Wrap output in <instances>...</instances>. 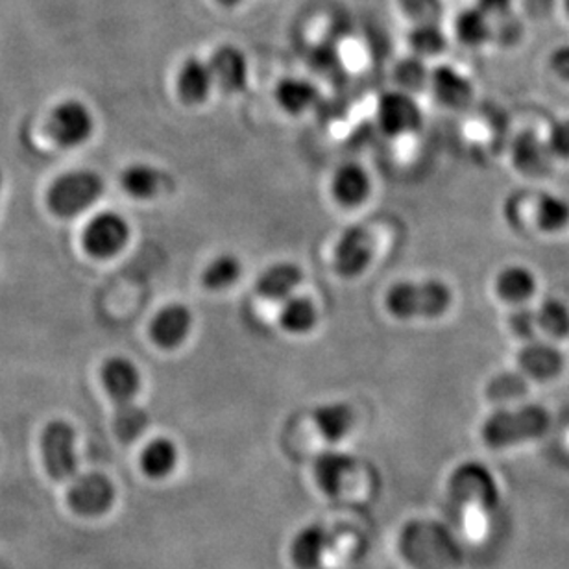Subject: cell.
Returning a JSON list of instances; mask_svg holds the SVG:
<instances>
[{"instance_id": "24", "label": "cell", "mask_w": 569, "mask_h": 569, "mask_svg": "<svg viewBox=\"0 0 569 569\" xmlns=\"http://www.w3.org/2000/svg\"><path fill=\"white\" fill-rule=\"evenodd\" d=\"M176 465V446L167 438H158L148 443L142 453V468L150 476L159 477L169 473Z\"/></svg>"}, {"instance_id": "28", "label": "cell", "mask_w": 569, "mask_h": 569, "mask_svg": "<svg viewBox=\"0 0 569 569\" xmlns=\"http://www.w3.org/2000/svg\"><path fill=\"white\" fill-rule=\"evenodd\" d=\"M498 289L503 298L520 300L532 290L531 278L520 269H510L499 276Z\"/></svg>"}, {"instance_id": "25", "label": "cell", "mask_w": 569, "mask_h": 569, "mask_svg": "<svg viewBox=\"0 0 569 569\" xmlns=\"http://www.w3.org/2000/svg\"><path fill=\"white\" fill-rule=\"evenodd\" d=\"M395 77L403 93L415 94L429 86L431 72L427 71L422 58L412 56V58H406L398 63Z\"/></svg>"}, {"instance_id": "17", "label": "cell", "mask_w": 569, "mask_h": 569, "mask_svg": "<svg viewBox=\"0 0 569 569\" xmlns=\"http://www.w3.org/2000/svg\"><path fill=\"white\" fill-rule=\"evenodd\" d=\"M72 509L82 512V515H93L99 510L106 509L110 503L111 485L102 476L78 477L71 488Z\"/></svg>"}, {"instance_id": "6", "label": "cell", "mask_w": 569, "mask_h": 569, "mask_svg": "<svg viewBox=\"0 0 569 569\" xmlns=\"http://www.w3.org/2000/svg\"><path fill=\"white\" fill-rule=\"evenodd\" d=\"M373 259L372 237L365 228L351 226L342 231L333 250L335 274L345 280H356L370 267Z\"/></svg>"}, {"instance_id": "16", "label": "cell", "mask_w": 569, "mask_h": 569, "mask_svg": "<svg viewBox=\"0 0 569 569\" xmlns=\"http://www.w3.org/2000/svg\"><path fill=\"white\" fill-rule=\"evenodd\" d=\"M429 86H431L432 94L437 97L438 102L453 108V110H460L470 104L471 97H473L470 80L455 67H437L435 71H431Z\"/></svg>"}, {"instance_id": "2", "label": "cell", "mask_w": 569, "mask_h": 569, "mask_svg": "<svg viewBox=\"0 0 569 569\" xmlns=\"http://www.w3.org/2000/svg\"><path fill=\"white\" fill-rule=\"evenodd\" d=\"M104 191V181L93 170H72L60 176L49 189L52 213L71 219L91 208Z\"/></svg>"}, {"instance_id": "10", "label": "cell", "mask_w": 569, "mask_h": 569, "mask_svg": "<svg viewBox=\"0 0 569 569\" xmlns=\"http://www.w3.org/2000/svg\"><path fill=\"white\" fill-rule=\"evenodd\" d=\"M100 379L116 407L133 403L141 390V372L127 357H110L100 368Z\"/></svg>"}, {"instance_id": "36", "label": "cell", "mask_w": 569, "mask_h": 569, "mask_svg": "<svg viewBox=\"0 0 569 569\" xmlns=\"http://www.w3.org/2000/svg\"><path fill=\"white\" fill-rule=\"evenodd\" d=\"M0 186H2V174H0Z\"/></svg>"}, {"instance_id": "4", "label": "cell", "mask_w": 569, "mask_h": 569, "mask_svg": "<svg viewBox=\"0 0 569 569\" xmlns=\"http://www.w3.org/2000/svg\"><path fill=\"white\" fill-rule=\"evenodd\" d=\"M77 432L67 422L54 420L44 427L41 438L44 468L54 481H69L77 473Z\"/></svg>"}, {"instance_id": "26", "label": "cell", "mask_w": 569, "mask_h": 569, "mask_svg": "<svg viewBox=\"0 0 569 569\" xmlns=\"http://www.w3.org/2000/svg\"><path fill=\"white\" fill-rule=\"evenodd\" d=\"M113 423H116L117 437L124 440V442H130L144 431V427L148 426V415L142 407L133 401L128 406L116 407Z\"/></svg>"}, {"instance_id": "33", "label": "cell", "mask_w": 569, "mask_h": 569, "mask_svg": "<svg viewBox=\"0 0 569 569\" xmlns=\"http://www.w3.org/2000/svg\"><path fill=\"white\" fill-rule=\"evenodd\" d=\"M551 144H553L557 152L562 153V156H569V121L562 122V124L555 128Z\"/></svg>"}, {"instance_id": "7", "label": "cell", "mask_w": 569, "mask_h": 569, "mask_svg": "<svg viewBox=\"0 0 569 569\" xmlns=\"http://www.w3.org/2000/svg\"><path fill=\"white\" fill-rule=\"evenodd\" d=\"M130 239V226L121 214L100 213L91 219L83 231V247L93 258L110 259L127 247Z\"/></svg>"}, {"instance_id": "13", "label": "cell", "mask_w": 569, "mask_h": 569, "mask_svg": "<svg viewBox=\"0 0 569 569\" xmlns=\"http://www.w3.org/2000/svg\"><path fill=\"white\" fill-rule=\"evenodd\" d=\"M213 74L209 69V63L189 58L183 61V66L176 77V91L181 102L187 106L203 104L208 100L211 89H213Z\"/></svg>"}, {"instance_id": "20", "label": "cell", "mask_w": 569, "mask_h": 569, "mask_svg": "<svg viewBox=\"0 0 569 569\" xmlns=\"http://www.w3.org/2000/svg\"><path fill=\"white\" fill-rule=\"evenodd\" d=\"M276 100L289 116H301L317 104L318 89L303 78H283L276 88Z\"/></svg>"}, {"instance_id": "1", "label": "cell", "mask_w": 569, "mask_h": 569, "mask_svg": "<svg viewBox=\"0 0 569 569\" xmlns=\"http://www.w3.org/2000/svg\"><path fill=\"white\" fill-rule=\"evenodd\" d=\"M451 301V289L438 280L398 281L385 296L387 311L398 320L442 317Z\"/></svg>"}, {"instance_id": "11", "label": "cell", "mask_w": 569, "mask_h": 569, "mask_svg": "<svg viewBox=\"0 0 569 569\" xmlns=\"http://www.w3.org/2000/svg\"><path fill=\"white\" fill-rule=\"evenodd\" d=\"M209 69L213 74L214 86L222 89L224 93H241L248 86L250 69H248L247 56L233 44H224L214 50L209 60Z\"/></svg>"}, {"instance_id": "19", "label": "cell", "mask_w": 569, "mask_h": 569, "mask_svg": "<svg viewBox=\"0 0 569 569\" xmlns=\"http://www.w3.org/2000/svg\"><path fill=\"white\" fill-rule=\"evenodd\" d=\"M280 326L290 335L311 333L318 323V307L307 296H290L281 303Z\"/></svg>"}, {"instance_id": "5", "label": "cell", "mask_w": 569, "mask_h": 569, "mask_svg": "<svg viewBox=\"0 0 569 569\" xmlns=\"http://www.w3.org/2000/svg\"><path fill=\"white\" fill-rule=\"evenodd\" d=\"M94 130V119L88 106L78 100H66L50 113L47 133L58 147L74 148L89 141Z\"/></svg>"}, {"instance_id": "8", "label": "cell", "mask_w": 569, "mask_h": 569, "mask_svg": "<svg viewBox=\"0 0 569 569\" xmlns=\"http://www.w3.org/2000/svg\"><path fill=\"white\" fill-rule=\"evenodd\" d=\"M379 127L392 138L417 132L422 127V110L415 97L403 91H395L381 97L378 104Z\"/></svg>"}, {"instance_id": "34", "label": "cell", "mask_w": 569, "mask_h": 569, "mask_svg": "<svg viewBox=\"0 0 569 569\" xmlns=\"http://www.w3.org/2000/svg\"><path fill=\"white\" fill-rule=\"evenodd\" d=\"M220 6H226V8H233V6L239 4L241 0H217Z\"/></svg>"}, {"instance_id": "9", "label": "cell", "mask_w": 569, "mask_h": 569, "mask_svg": "<svg viewBox=\"0 0 569 569\" xmlns=\"http://www.w3.org/2000/svg\"><path fill=\"white\" fill-rule=\"evenodd\" d=\"M192 312L183 303H169L159 309L158 315L150 322V339L161 350H176L180 348L192 331Z\"/></svg>"}, {"instance_id": "15", "label": "cell", "mask_w": 569, "mask_h": 569, "mask_svg": "<svg viewBox=\"0 0 569 569\" xmlns=\"http://www.w3.org/2000/svg\"><path fill=\"white\" fill-rule=\"evenodd\" d=\"M303 281V270L298 264L281 261L270 264L256 281V290L264 300L284 301L295 296L296 289Z\"/></svg>"}, {"instance_id": "21", "label": "cell", "mask_w": 569, "mask_h": 569, "mask_svg": "<svg viewBox=\"0 0 569 569\" xmlns=\"http://www.w3.org/2000/svg\"><path fill=\"white\" fill-rule=\"evenodd\" d=\"M492 19L482 13L479 8H468V10L460 11L457 19H455V33L460 43L471 49L482 47L488 43L492 38Z\"/></svg>"}, {"instance_id": "31", "label": "cell", "mask_w": 569, "mask_h": 569, "mask_svg": "<svg viewBox=\"0 0 569 569\" xmlns=\"http://www.w3.org/2000/svg\"><path fill=\"white\" fill-rule=\"evenodd\" d=\"M549 63H551V69H553L562 80H568L569 82V44H565V47H559V49L555 50Z\"/></svg>"}, {"instance_id": "32", "label": "cell", "mask_w": 569, "mask_h": 569, "mask_svg": "<svg viewBox=\"0 0 569 569\" xmlns=\"http://www.w3.org/2000/svg\"><path fill=\"white\" fill-rule=\"evenodd\" d=\"M510 6H512V0H477V8L488 17L503 16L510 11Z\"/></svg>"}, {"instance_id": "18", "label": "cell", "mask_w": 569, "mask_h": 569, "mask_svg": "<svg viewBox=\"0 0 569 569\" xmlns=\"http://www.w3.org/2000/svg\"><path fill=\"white\" fill-rule=\"evenodd\" d=\"M312 422L326 440L337 442L351 431V427L356 422V415L345 401H331V403L318 406L312 411Z\"/></svg>"}, {"instance_id": "30", "label": "cell", "mask_w": 569, "mask_h": 569, "mask_svg": "<svg viewBox=\"0 0 569 569\" xmlns=\"http://www.w3.org/2000/svg\"><path fill=\"white\" fill-rule=\"evenodd\" d=\"M526 367L535 376H551L559 368V356L555 351L532 350L526 357Z\"/></svg>"}, {"instance_id": "14", "label": "cell", "mask_w": 569, "mask_h": 569, "mask_svg": "<svg viewBox=\"0 0 569 569\" xmlns=\"http://www.w3.org/2000/svg\"><path fill=\"white\" fill-rule=\"evenodd\" d=\"M370 191H372V181L361 164L345 163L335 170L331 192L340 206L346 208L361 206L362 202H367Z\"/></svg>"}, {"instance_id": "27", "label": "cell", "mask_w": 569, "mask_h": 569, "mask_svg": "<svg viewBox=\"0 0 569 569\" xmlns=\"http://www.w3.org/2000/svg\"><path fill=\"white\" fill-rule=\"evenodd\" d=\"M401 10L417 22H438L443 16L442 0H400Z\"/></svg>"}, {"instance_id": "12", "label": "cell", "mask_w": 569, "mask_h": 569, "mask_svg": "<svg viewBox=\"0 0 569 569\" xmlns=\"http://www.w3.org/2000/svg\"><path fill=\"white\" fill-rule=\"evenodd\" d=\"M121 187L136 200H152L169 191L172 178L153 164L133 163L122 170Z\"/></svg>"}, {"instance_id": "35", "label": "cell", "mask_w": 569, "mask_h": 569, "mask_svg": "<svg viewBox=\"0 0 569 569\" xmlns=\"http://www.w3.org/2000/svg\"><path fill=\"white\" fill-rule=\"evenodd\" d=\"M565 10H566V13H568V17H569V0H565Z\"/></svg>"}, {"instance_id": "22", "label": "cell", "mask_w": 569, "mask_h": 569, "mask_svg": "<svg viewBox=\"0 0 569 569\" xmlns=\"http://www.w3.org/2000/svg\"><path fill=\"white\" fill-rule=\"evenodd\" d=\"M242 274V263L233 253H220L211 259L202 272L203 289L211 292L230 289Z\"/></svg>"}, {"instance_id": "29", "label": "cell", "mask_w": 569, "mask_h": 569, "mask_svg": "<svg viewBox=\"0 0 569 569\" xmlns=\"http://www.w3.org/2000/svg\"><path fill=\"white\" fill-rule=\"evenodd\" d=\"M348 466H350V462L342 455H323L322 459L318 460V476L328 487H335L339 477L348 470Z\"/></svg>"}, {"instance_id": "23", "label": "cell", "mask_w": 569, "mask_h": 569, "mask_svg": "<svg viewBox=\"0 0 569 569\" xmlns=\"http://www.w3.org/2000/svg\"><path fill=\"white\" fill-rule=\"evenodd\" d=\"M412 52L418 58H432L448 49V38L438 22H418L409 36Z\"/></svg>"}, {"instance_id": "3", "label": "cell", "mask_w": 569, "mask_h": 569, "mask_svg": "<svg viewBox=\"0 0 569 569\" xmlns=\"http://www.w3.org/2000/svg\"><path fill=\"white\" fill-rule=\"evenodd\" d=\"M549 426L548 412L543 409H523V411L498 412L488 418L482 435L488 443L492 446H505V443L520 442L527 438L542 435Z\"/></svg>"}]
</instances>
